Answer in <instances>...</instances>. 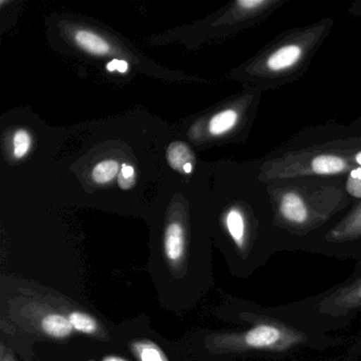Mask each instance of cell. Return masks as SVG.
Listing matches in <instances>:
<instances>
[{
  "instance_id": "cell-18",
  "label": "cell",
  "mask_w": 361,
  "mask_h": 361,
  "mask_svg": "<svg viewBox=\"0 0 361 361\" xmlns=\"http://www.w3.org/2000/svg\"><path fill=\"white\" fill-rule=\"evenodd\" d=\"M265 4L266 1H264V0H240L238 5L244 8V9H255V8L265 5Z\"/></svg>"
},
{
  "instance_id": "cell-12",
  "label": "cell",
  "mask_w": 361,
  "mask_h": 361,
  "mask_svg": "<svg viewBox=\"0 0 361 361\" xmlns=\"http://www.w3.org/2000/svg\"><path fill=\"white\" fill-rule=\"evenodd\" d=\"M69 321L73 329H78L79 331L85 334L96 333L98 329L96 320L90 314H84L81 312H73L69 314Z\"/></svg>"
},
{
  "instance_id": "cell-14",
  "label": "cell",
  "mask_w": 361,
  "mask_h": 361,
  "mask_svg": "<svg viewBox=\"0 0 361 361\" xmlns=\"http://www.w3.org/2000/svg\"><path fill=\"white\" fill-rule=\"evenodd\" d=\"M138 352L141 361H166L161 352L152 344L139 345Z\"/></svg>"
},
{
  "instance_id": "cell-5",
  "label": "cell",
  "mask_w": 361,
  "mask_h": 361,
  "mask_svg": "<svg viewBox=\"0 0 361 361\" xmlns=\"http://www.w3.org/2000/svg\"><path fill=\"white\" fill-rule=\"evenodd\" d=\"M75 41L82 49L86 50L90 54H97V56L109 54L111 50L109 43L92 31H77L75 33Z\"/></svg>"
},
{
  "instance_id": "cell-16",
  "label": "cell",
  "mask_w": 361,
  "mask_h": 361,
  "mask_svg": "<svg viewBox=\"0 0 361 361\" xmlns=\"http://www.w3.org/2000/svg\"><path fill=\"white\" fill-rule=\"evenodd\" d=\"M346 189L350 195L361 197V169H356L350 173L346 183Z\"/></svg>"
},
{
  "instance_id": "cell-10",
  "label": "cell",
  "mask_w": 361,
  "mask_h": 361,
  "mask_svg": "<svg viewBox=\"0 0 361 361\" xmlns=\"http://www.w3.org/2000/svg\"><path fill=\"white\" fill-rule=\"evenodd\" d=\"M226 224H227L230 235L233 238L235 244L242 248L244 245L245 223L244 217L240 214V211L235 210V209L230 210L226 217Z\"/></svg>"
},
{
  "instance_id": "cell-20",
  "label": "cell",
  "mask_w": 361,
  "mask_h": 361,
  "mask_svg": "<svg viewBox=\"0 0 361 361\" xmlns=\"http://www.w3.org/2000/svg\"><path fill=\"white\" fill-rule=\"evenodd\" d=\"M356 162L357 164H360L361 166V152L356 155Z\"/></svg>"
},
{
  "instance_id": "cell-9",
  "label": "cell",
  "mask_w": 361,
  "mask_h": 361,
  "mask_svg": "<svg viewBox=\"0 0 361 361\" xmlns=\"http://www.w3.org/2000/svg\"><path fill=\"white\" fill-rule=\"evenodd\" d=\"M238 114L232 109L221 111L215 115L209 123V132L215 136L225 134L233 128L238 122Z\"/></svg>"
},
{
  "instance_id": "cell-11",
  "label": "cell",
  "mask_w": 361,
  "mask_h": 361,
  "mask_svg": "<svg viewBox=\"0 0 361 361\" xmlns=\"http://www.w3.org/2000/svg\"><path fill=\"white\" fill-rule=\"evenodd\" d=\"M118 173H119V164L116 160H105L94 166L92 176L97 183H106L113 180Z\"/></svg>"
},
{
  "instance_id": "cell-1",
  "label": "cell",
  "mask_w": 361,
  "mask_h": 361,
  "mask_svg": "<svg viewBox=\"0 0 361 361\" xmlns=\"http://www.w3.org/2000/svg\"><path fill=\"white\" fill-rule=\"evenodd\" d=\"M282 341H285V334L274 325H259L244 335L245 345L250 348H271Z\"/></svg>"
},
{
  "instance_id": "cell-13",
  "label": "cell",
  "mask_w": 361,
  "mask_h": 361,
  "mask_svg": "<svg viewBox=\"0 0 361 361\" xmlns=\"http://www.w3.org/2000/svg\"><path fill=\"white\" fill-rule=\"evenodd\" d=\"M31 147V137L25 130H20L16 133L13 138L14 157L20 159L25 157Z\"/></svg>"
},
{
  "instance_id": "cell-2",
  "label": "cell",
  "mask_w": 361,
  "mask_h": 361,
  "mask_svg": "<svg viewBox=\"0 0 361 361\" xmlns=\"http://www.w3.org/2000/svg\"><path fill=\"white\" fill-rule=\"evenodd\" d=\"M164 252L171 262H178L185 252V234L180 224L172 223L164 234Z\"/></svg>"
},
{
  "instance_id": "cell-21",
  "label": "cell",
  "mask_w": 361,
  "mask_h": 361,
  "mask_svg": "<svg viewBox=\"0 0 361 361\" xmlns=\"http://www.w3.org/2000/svg\"><path fill=\"white\" fill-rule=\"evenodd\" d=\"M359 295H361V289H360V290H359Z\"/></svg>"
},
{
  "instance_id": "cell-6",
  "label": "cell",
  "mask_w": 361,
  "mask_h": 361,
  "mask_svg": "<svg viewBox=\"0 0 361 361\" xmlns=\"http://www.w3.org/2000/svg\"><path fill=\"white\" fill-rule=\"evenodd\" d=\"M42 327L46 334L54 338L68 337L73 329L69 319L58 314L46 316L42 321Z\"/></svg>"
},
{
  "instance_id": "cell-3",
  "label": "cell",
  "mask_w": 361,
  "mask_h": 361,
  "mask_svg": "<svg viewBox=\"0 0 361 361\" xmlns=\"http://www.w3.org/2000/svg\"><path fill=\"white\" fill-rule=\"evenodd\" d=\"M301 54L302 50L299 46H284L269 56L267 61L268 67L274 71H281L283 69L288 68L299 61Z\"/></svg>"
},
{
  "instance_id": "cell-7",
  "label": "cell",
  "mask_w": 361,
  "mask_h": 361,
  "mask_svg": "<svg viewBox=\"0 0 361 361\" xmlns=\"http://www.w3.org/2000/svg\"><path fill=\"white\" fill-rule=\"evenodd\" d=\"M312 169L317 174H337V173L345 170L346 162L342 158L337 157V156H318L312 160Z\"/></svg>"
},
{
  "instance_id": "cell-17",
  "label": "cell",
  "mask_w": 361,
  "mask_h": 361,
  "mask_svg": "<svg viewBox=\"0 0 361 361\" xmlns=\"http://www.w3.org/2000/svg\"><path fill=\"white\" fill-rule=\"evenodd\" d=\"M107 69L109 71H118L119 73H126L128 69V64L126 61L114 60L113 62L107 65Z\"/></svg>"
},
{
  "instance_id": "cell-4",
  "label": "cell",
  "mask_w": 361,
  "mask_h": 361,
  "mask_svg": "<svg viewBox=\"0 0 361 361\" xmlns=\"http://www.w3.org/2000/svg\"><path fill=\"white\" fill-rule=\"evenodd\" d=\"M281 212L287 221L301 224L307 219V209L303 200L295 193H288L282 198Z\"/></svg>"
},
{
  "instance_id": "cell-8",
  "label": "cell",
  "mask_w": 361,
  "mask_h": 361,
  "mask_svg": "<svg viewBox=\"0 0 361 361\" xmlns=\"http://www.w3.org/2000/svg\"><path fill=\"white\" fill-rule=\"evenodd\" d=\"M168 160L173 169L183 171L185 166L192 164L193 155L188 145L183 142H174L168 149Z\"/></svg>"
},
{
  "instance_id": "cell-15",
  "label": "cell",
  "mask_w": 361,
  "mask_h": 361,
  "mask_svg": "<svg viewBox=\"0 0 361 361\" xmlns=\"http://www.w3.org/2000/svg\"><path fill=\"white\" fill-rule=\"evenodd\" d=\"M135 181H136V175H135L134 168L126 164H122V170L118 178L120 188L123 190L130 189L135 185Z\"/></svg>"
},
{
  "instance_id": "cell-19",
  "label": "cell",
  "mask_w": 361,
  "mask_h": 361,
  "mask_svg": "<svg viewBox=\"0 0 361 361\" xmlns=\"http://www.w3.org/2000/svg\"><path fill=\"white\" fill-rule=\"evenodd\" d=\"M103 361H126L124 359L119 358V357L109 356L106 358L103 359Z\"/></svg>"
}]
</instances>
